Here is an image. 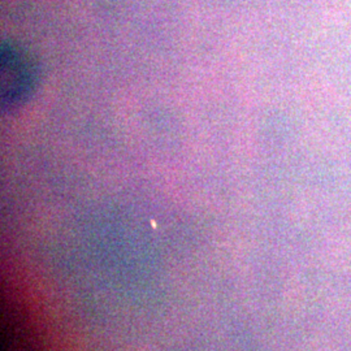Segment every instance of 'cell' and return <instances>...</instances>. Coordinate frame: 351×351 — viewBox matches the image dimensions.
I'll use <instances>...</instances> for the list:
<instances>
[{"label":"cell","instance_id":"cell-1","mask_svg":"<svg viewBox=\"0 0 351 351\" xmlns=\"http://www.w3.org/2000/svg\"><path fill=\"white\" fill-rule=\"evenodd\" d=\"M34 68L17 47L1 49V99L5 107L24 101L34 85Z\"/></svg>","mask_w":351,"mask_h":351}]
</instances>
